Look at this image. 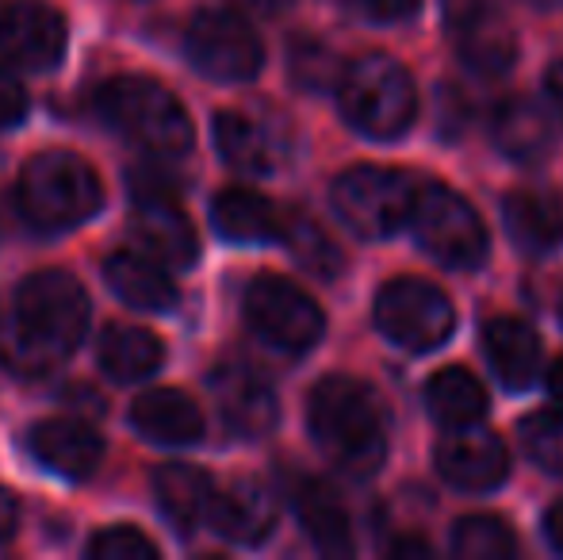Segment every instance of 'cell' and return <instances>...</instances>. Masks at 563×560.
<instances>
[{"instance_id": "6da1fadb", "label": "cell", "mask_w": 563, "mask_h": 560, "mask_svg": "<svg viewBox=\"0 0 563 560\" xmlns=\"http://www.w3.org/2000/svg\"><path fill=\"white\" fill-rule=\"evenodd\" d=\"M89 296L69 273L46 270L20 284L12 315L0 319V365L15 376H46L81 345Z\"/></svg>"}, {"instance_id": "7a4b0ae2", "label": "cell", "mask_w": 563, "mask_h": 560, "mask_svg": "<svg viewBox=\"0 0 563 560\" xmlns=\"http://www.w3.org/2000/svg\"><path fill=\"white\" fill-rule=\"evenodd\" d=\"M307 422L319 449L349 476H372L387 457V419L379 396L353 376H327L311 392Z\"/></svg>"}, {"instance_id": "3957f363", "label": "cell", "mask_w": 563, "mask_h": 560, "mask_svg": "<svg viewBox=\"0 0 563 560\" xmlns=\"http://www.w3.org/2000/svg\"><path fill=\"white\" fill-rule=\"evenodd\" d=\"M341 116L364 139H399L415 123L418 92L410 74L387 54H364V58L341 66L338 77Z\"/></svg>"}, {"instance_id": "277c9868", "label": "cell", "mask_w": 563, "mask_h": 560, "mask_svg": "<svg viewBox=\"0 0 563 560\" xmlns=\"http://www.w3.org/2000/svg\"><path fill=\"white\" fill-rule=\"evenodd\" d=\"M97 112L115 135L146 154L177 157L192 146V120L169 89L146 77H115L97 92Z\"/></svg>"}, {"instance_id": "5b68a950", "label": "cell", "mask_w": 563, "mask_h": 560, "mask_svg": "<svg viewBox=\"0 0 563 560\" xmlns=\"http://www.w3.org/2000/svg\"><path fill=\"white\" fill-rule=\"evenodd\" d=\"M15 204L23 219L38 231H69L81 227L89 216H97L104 193H100L97 173L77 154H38L23 165L20 185H15Z\"/></svg>"}, {"instance_id": "8992f818", "label": "cell", "mask_w": 563, "mask_h": 560, "mask_svg": "<svg viewBox=\"0 0 563 560\" xmlns=\"http://www.w3.org/2000/svg\"><path fill=\"white\" fill-rule=\"evenodd\" d=\"M415 180L399 169H384V165H356V169L341 173L334 180V211L338 219L361 239H391L410 223V208H415Z\"/></svg>"}, {"instance_id": "52a82bcc", "label": "cell", "mask_w": 563, "mask_h": 560, "mask_svg": "<svg viewBox=\"0 0 563 560\" xmlns=\"http://www.w3.org/2000/svg\"><path fill=\"white\" fill-rule=\"evenodd\" d=\"M415 239L433 262L449 270H479L487 262V227L475 216V208L452 188L430 185L415 196L410 208Z\"/></svg>"}, {"instance_id": "ba28073f", "label": "cell", "mask_w": 563, "mask_h": 560, "mask_svg": "<svg viewBox=\"0 0 563 560\" xmlns=\"http://www.w3.org/2000/svg\"><path fill=\"white\" fill-rule=\"evenodd\" d=\"M376 327L402 350L430 353L449 342L452 327H456V311L438 284L402 277L376 296Z\"/></svg>"}, {"instance_id": "9c48e42d", "label": "cell", "mask_w": 563, "mask_h": 560, "mask_svg": "<svg viewBox=\"0 0 563 560\" xmlns=\"http://www.w3.org/2000/svg\"><path fill=\"white\" fill-rule=\"evenodd\" d=\"M245 322L265 345L284 353H307L322 338V307L299 284L284 277H257L245 288Z\"/></svg>"}, {"instance_id": "30bf717a", "label": "cell", "mask_w": 563, "mask_h": 560, "mask_svg": "<svg viewBox=\"0 0 563 560\" xmlns=\"http://www.w3.org/2000/svg\"><path fill=\"white\" fill-rule=\"evenodd\" d=\"M185 51L192 66L211 81H253L261 74V62H265L253 28L227 8H208L196 15L188 28Z\"/></svg>"}, {"instance_id": "8fae6325", "label": "cell", "mask_w": 563, "mask_h": 560, "mask_svg": "<svg viewBox=\"0 0 563 560\" xmlns=\"http://www.w3.org/2000/svg\"><path fill=\"white\" fill-rule=\"evenodd\" d=\"M445 28L452 31L456 54L472 74L503 77L518 62L514 28L487 0H445Z\"/></svg>"}, {"instance_id": "7c38bea8", "label": "cell", "mask_w": 563, "mask_h": 560, "mask_svg": "<svg viewBox=\"0 0 563 560\" xmlns=\"http://www.w3.org/2000/svg\"><path fill=\"white\" fill-rule=\"evenodd\" d=\"M0 54L35 74H51L66 54V20L43 0H15L0 12Z\"/></svg>"}, {"instance_id": "4fadbf2b", "label": "cell", "mask_w": 563, "mask_h": 560, "mask_svg": "<svg viewBox=\"0 0 563 560\" xmlns=\"http://www.w3.org/2000/svg\"><path fill=\"white\" fill-rule=\"evenodd\" d=\"M438 472L460 492H495L510 476V457L495 433L479 430V422L449 426V438L438 446Z\"/></svg>"}, {"instance_id": "5bb4252c", "label": "cell", "mask_w": 563, "mask_h": 560, "mask_svg": "<svg viewBox=\"0 0 563 560\" xmlns=\"http://www.w3.org/2000/svg\"><path fill=\"white\" fill-rule=\"evenodd\" d=\"M211 392H216L219 415L238 438H265L280 419L276 392L268 388L265 376L245 365H219L211 373Z\"/></svg>"}, {"instance_id": "9a60e30c", "label": "cell", "mask_w": 563, "mask_h": 560, "mask_svg": "<svg viewBox=\"0 0 563 560\" xmlns=\"http://www.w3.org/2000/svg\"><path fill=\"white\" fill-rule=\"evenodd\" d=\"M134 239L142 254L173 270H188L200 257L192 223L173 196H134Z\"/></svg>"}, {"instance_id": "2e32d148", "label": "cell", "mask_w": 563, "mask_h": 560, "mask_svg": "<svg viewBox=\"0 0 563 560\" xmlns=\"http://www.w3.org/2000/svg\"><path fill=\"white\" fill-rule=\"evenodd\" d=\"M31 453L46 472L62 480H89L104 461V441L97 430L74 419H46L31 430Z\"/></svg>"}, {"instance_id": "e0dca14e", "label": "cell", "mask_w": 563, "mask_h": 560, "mask_svg": "<svg viewBox=\"0 0 563 560\" xmlns=\"http://www.w3.org/2000/svg\"><path fill=\"white\" fill-rule=\"evenodd\" d=\"M208 523L234 546H261L276 530V499L257 480H238L211 499Z\"/></svg>"}, {"instance_id": "ac0fdd59", "label": "cell", "mask_w": 563, "mask_h": 560, "mask_svg": "<svg viewBox=\"0 0 563 560\" xmlns=\"http://www.w3.org/2000/svg\"><path fill=\"white\" fill-rule=\"evenodd\" d=\"M490 139H495L498 154L518 165L544 162L552 154V146H556L552 116L529 97H514L498 105L495 120H490Z\"/></svg>"}, {"instance_id": "d6986e66", "label": "cell", "mask_w": 563, "mask_h": 560, "mask_svg": "<svg viewBox=\"0 0 563 560\" xmlns=\"http://www.w3.org/2000/svg\"><path fill=\"white\" fill-rule=\"evenodd\" d=\"M483 350L495 369V376L514 392H526L537 384L544 365L541 338L533 327H526L521 319H490L483 327Z\"/></svg>"}, {"instance_id": "ffe728a7", "label": "cell", "mask_w": 563, "mask_h": 560, "mask_svg": "<svg viewBox=\"0 0 563 560\" xmlns=\"http://www.w3.org/2000/svg\"><path fill=\"white\" fill-rule=\"evenodd\" d=\"M506 234L529 257L556 254L563 246V200L552 193H510L503 200Z\"/></svg>"}, {"instance_id": "44dd1931", "label": "cell", "mask_w": 563, "mask_h": 560, "mask_svg": "<svg viewBox=\"0 0 563 560\" xmlns=\"http://www.w3.org/2000/svg\"><path fill=\"white\" fill-rule=\"evenodd\" d=\"M131 426L154 446H196L203 438V415L185 392L154 388L131 404Z\"/></svg>"}, {"instance_id": "7402d4cb", "label": "cell", "mask_w": 563, "mask_h": 560, "mask_svg": "<svg viewBox=\"0 0 563 560\" xmlns=\"http://www.w3.org/2000/svg\"><path fill=\"white\" fill-rule=\"evenodd\" d=\"M154 495L173 530L192 534L200 523H208L216 484H211L208 472L196 469V464H162V469L154 472Z\"/></svg>"}, {"instance_id": "603a6c76", "label": "cell", "mask_w": 563, "mask_h": 560, "mask_svg": "<svg viewBox=\"0 0 563 560\" xmlns=\"http://www.w3.org/2000/svg\"><path fill=\"white\" fill-rule=\"evenodd\" d=\"M104 281L126 307H139V311H169V307H177V284L165 273L162 262H154L146 254L119 250L104 262Z\"/></svg>"}, {"instance_id": "cb8c5ba5", "label": "cell", "mask_w": 563, "mask_h": 560, "mask_svg": "<svg viewBox=\"0 0 563 560\" xmlns=\"http://www.w3.org/2000/svg\"><path fill=\"white\" fill-rule=\"evenodd\" d=\"M211 223L227 242L257 246V242H280L284 219L261 193L250 188H227L211 204Z\"/></svg>"}, {"instance_id": "d4e9b609", "label": "cell", "mask_w": 563, "mask_h": 560, "mask_svg": "<svg viewBox=\"0 0 563 560\" xmlns=\"http://www.w3.org/2000/svg\"><path fill=\"white\" fill-rule=\"evenodd\" d=\"M291 503H296L303 530L311 534V541L322 553H349L353 549V523H349V510L334 495V487H327L322 480H299Z\"/></svg>"}, {"instance_id": "484cf974", "label": "cell", "mask_w": 563, "mask_h": 560, "mask_svg": "<svg viewBox=\"0 0 563 560\" xmlns=\"http://www.w3.org/2000/svg\"><path fill=\"white\" fill-rule=\"evenodd\" d=\"M165 342L142 327H108L100 334V369L115 384L146 381L162 369Z\"/></svg>"}, {"instance_id": "4316f807", "label": "cell", "mask_w": 563, "mask_h": 560, "mask_svg": "<svg viewBox=\"0 0 563 560\" xmlns=\"http://www.w3.org/2000/svg\"><path fill=\"white\" fill-rule=\"evenodd\" d=\"M216 146L227 157V165H234L238 173H273L280 162V146L276 139L261 128L257 120L242 112H219L216 116Z\"/></svg>"}, {"instance_id": "83f0119b", "label": "cell", "mask_w": 563, "mask_h": 560, "mask_svg": "<svg viewBox=\"0 0 563 560\" xmlns=\"http://www.w3.org/2000/svg\"><path fill=\"white\" fill-rule=\"evenodd\" d=\"M426 407L441 426H472L487 415V392L467 369H441L426 384Z\"/></svg>"}, {"instance_id": "f1b7e54d", "label": "cell", "mask_w": 563, "mask_h": 560, "mask_svg": "<svg viewBox=\"0 0 563 560\" xmlns=\"http://www.w3.org/2000/svg\"><path fill=\"white\" fill-rule=\"evenodd\" d=\"M280 239L288 242L291 257H296L311 277L334 281L338 273L345 270V257H341L338 242L330 239L319 223H311V219H288L284 231H280Z\"/></svg>"}, {"instance_id": "f546056e", "label": "cell", "mask_w": 563, "mask_h": 560, "mask_svg": "<svg viewBox=\"0 0 563 560\" xmlns=\"http://www.w3.org/2000/svg\"><path fill=\"white\" fill-rule=\"evenodd\" d=\"M452 553L460 560H510L518 553L510 526L495 515H472L460 518L452 530Z\"/></svg>"}, {"instance_id": "4dcf8cb0", "label": "cell", "mask_w": 563, "mask_h": 560, "mask_svg": "<svg viewBox=\"0 0 563 560\" xmlns=\"http://www.w3.org/2000/svg\"><path fill=\"white\" fill-rule=\"evenodd\" d=\"M288 69L299 89L327 92V89H334L341 77V58L327 43H319V39H296L288 54Z\"/></svg>"}, {"instance_id": "1f68e13d", "label": "cell", "mask_w": 563, "mask_h": 560, "mask_svg": "<svg viewBox=\"0 0 563 560\" xmlns=\"http://www.w3.org/2000/svg\"><path fill=\"white\" fill-rule=\"evenodd\" d=\"M521 446L529 461L552 476H563V415H533L521 422Z\"/></svg>"}, {"instance_id": "d6a6232c", "label": "cell", "mask_w": 563, "mask_h": 560, "mask_svg": "<svg viewBox=\"0 0 563 560\" xmlns=\"http://www.w3.org/2000/svg\"><path fill=\"white\" fill-rule=\"evenodd\" d=\"M92 560H154L157 546L134 526H112V530H100L89 541Z\"/></svg>"}, {"instance_id": "836d02e7", "label": "cell", "mask_w": 563, "mask_h": 560, "mask_svg": "<svg viewBox=\"0 0 563 560\" xmlns=\"http://www.w3.org/2000/svg\"><path fill=\"white\" fill-rule=\"evenodd\" d=\"M422 0H345L349 12H356L361 20H372V23H399V20H410L418 12Z\"/></svg>"}, {"instance_id": "e575fe53", "label": "cell", "mask_w": 563, "mask_h": 560, "mask_svg": "<svg viewBox=\"0 0 563 560\" xmlns=\"http://www.w3.org/2000/svg\"><path fill=\"white\" fill-rule=\"evenodd\" d=\"M23 116H27V89L20 85V77L0 66V128H15Z\"/></svg>"}, {"instance_id": "d590c367", "label": "cell", "mask_w": 563, "mask_h": 560, "mask_svg": "<svg viewBox=\"0 0 563 560\" xmlns=\"http://www.w3.org/2000/svg\"><path fill=\"white\" fill-rule=\"evenodd\" d=\"M467 123V97L460 89H441L438 92V128L441 135H460Z\"/></svg>"}, {"instance_id": "8d00e7d4", "label": "cell", "mask_w": 563, "mask_h": 560, "mask_svg": "<svg viewBox=\"0 0 563 560\" xmlns=\"http://www.w3.org/2000/svg\"><path fill=\"white\" fill-rule=\"evenodd\" d=\"M15 523H20V507H15L12 495L0 487V546L15 534Z\"/></svg>"}, {"instance_id": "74e56055", "label": "cell", "mask_w": 563, "mask_h": 560, "mask_svg": "<svg viewBox=\"0 0 563 560\" xmlns=\"http://www.w3.org/2000/svg\"><path fill=\"white\" fill-rule=\"evenodd\" d=\"M544 534H549V541L556 546V553H563V499L552 503L549 515H544Z\"/></svg>"}, {"instance_id": "f35d334b", "label": "cell", "mask_w": 563, "mask_h": 560, "mask_svg": "<svg viewBox=\"0 0 563 560\" xmlns=\"http://www.w3.org/2000/svg\"><path fill=\"white\" fill-rule=\"evenodd\" d=\"M387 553H391V557H430V546H426V541L422 538H402V541H391V546H387Z\"/></svg>"}, {"instance_id": "ab89813d", "label": "cell", "mask_w": 563, "mask_h": 560, "mask_svg": "<svg viewBox=\"0 0 563 560\" xmlns=\"http://www.w3.org/2000/svg\"><path fill=\"white\" fill-rule=\"evenodd\" d=\"M238 8H250V12H261V15H276L291 4V0H234Z\"/></svg>"}, {"instance_id": "60d3db41", "label": "cell", "mask_w": 563, "mask_h": 560, "mask_svg": "<svg viewBox=\"0 0 563 560\" xmlns=\"http://www.w3.org/2000/svg\"><path fill=\"white\" fill-rule=\"evenodd\" d=\"M549 396L556 404V411L563 415V358L549 369Z\"/></svg>"}, {"instance_id": "b9f144b4", "label": "cell", "mask_w": 563, "mask_h": 560, "mask_svg": "<svg viewBox=\"0 0 563 560\" xmlns=\"http://www.w3.org/2000/svg\"><path fill=\"white\" fill-rule=\"evenodd\" d=\"M549 100L556 105V112H560V120H563V62L549 74Z\"/></svg>"}, {"instance_id": "7bdbcfd3", "label": "cell", "mask_w": 563, "mask_h": 560, "mask_svg": "<svg viewBox=\"0 0 563 560\" xmlns=\"http://www.w3.org/2000/svg\"><path fill=\"white\" fill-rule=\"evenodd\" d=\"M526 4H533V8H549V12H552V8H563V0H526Z\"/></svg>"}]
</instances>
